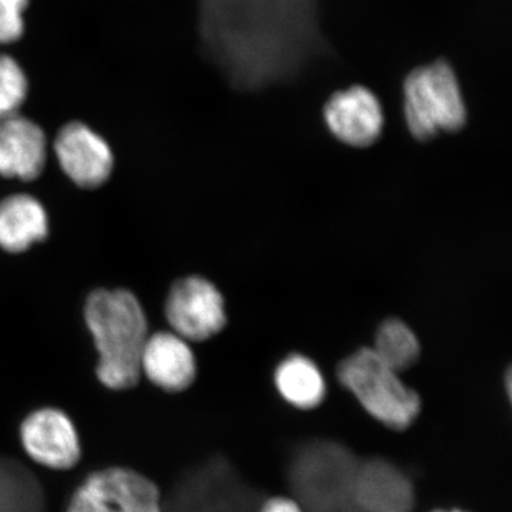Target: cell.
<instances>
[{"label":"cell","mask_w":512,"mask_h":512,"mask_svg":"<svg viewBox=\"0 0 512 512\" xmlns=\"http://www.w3.org/2000/svg\"><path fill=\"white\" fill-rule=\"evenodd\" d=\"M197 50L237 87L293 76L330 49L318 0H195Z\"/></svg>","instance_id":"obj_1"},{"label":"cell","mask_w":512,"mask_h":512,"mask_svg":"<svg viewBox=\"0 0 512 512\" xmlns=\"http://www.w3.org/2000/svg\"><path fill=\"white\" fill-rule=\"evenodd\" d=\"M83 318L101 386L111 392L138 386L143 380L141 355L151 330L136 296L127 289H96L87 296Z\"/></svg>","instance_id":"obj_2"},{"label":"cell","mask_w":512,"mask_h":512,"mask_svg":"<svg viewBox=\"0 0 512 512\" xmlns=\"http://www.w3.org/2000/svg\"><path fill=\"white\" fill-rule=\"evenodd\" d=\"M339 380L360 406L387 429L406 430L419 416V394L375 355L360 349L339 366Z\"/></svg>","instance_id":"obj_3"},{"label":"cell","mask_w":512,"mask_h":512,"mask_svg":"<svg viewBox=\"0 0 512 512\" xmlns=\"http://www.w3.org/2000/svg\"><path fill=\"white\" fill-rule=\"evenodd\" d=\"M404 117L417 140L466 124L467 109L460 83L446 60L416 67L404 80Z\"/></svg>","instance_id":"obj_4"},{"label":"cell","mask_w":512,"mask_h":512,"mask_svg":"<svg viewBox=\"0 0 512 512\" xmlns=\"http://www.w3.org/2000/svg\"><path fill=\"white\" fill-rule=\"evenodd\" d=\"M64 512H163L161 490L146 474L124 466L84 474Z\"/></svg>","instance_id":"obj_5"},{"label":"cell","mask_w":512,"mask_h":512,"mask_svg":"<svg viewBox=\"0 0 512 512\" xmlns=\"http://www.w3.org/2000/svg\"><path fill=\"white\" fill-rule=\"evenodd\" d=\"M164 320L167 329L192 345L208 342L227 326L224 295L205 276H181L165 296Z\"/></svg>","instance_id":"obj_6"},{"label":"cell","mask_w":512,"mask_h":512,"mask_svg":"<svg viewBox=\"0 0 512 512\" xmlns=\"http://www.w3.org/2000/svg\"><path fill=\"white\" fill-rule=\"evenodd\" d=\"M18 439L26 460L50 473H70L82 461L79 430L59 407H39L26 414L19 424Z\"/></svg>","instance_id":"obj_7"},{"label":"cell","mask_w":512,"mask_h":512,"mask_svg":"<svg viewBox=\"0 0 512 512\" xmlns=\"http://www.w3.org/2000/svg\"><path fill=\"white\" fill-rule=\"evenodd\" d=\"M50 153L64 177L82 190L100 188L114 170L110 144L83 121L63 124L50 140Z\"/></svg>","instance_id":"obj_8"},{"label":"cell","mask_w":512,"mask_h":512,"mask_svg":"<svg viewBox=\"0 0 512 512\" xmlns=\"http://www.w3.org/2000/svg\"><path fill=\"white\" fill-rule=\"evenodd\" d=\"M50 140L39 124L18 113L0 119V178L29 184L45 171Z\"/></svg>","instance_id":"obj_9"},{"label":"cell","mask_w":512,"mask_h":512,"mask_svg":"<svg viewBox=\"0 0 512 512\" xmlns=\"http://www.w3.org/2000/svg\"><path fill=\"white\" fill-rule=\"evenodd\" d=\"M197 375L192 343L170 329L150 333L141 355L143 380L165 394H180L191 389Z\"/></svg>","instance_id":"obj_10"},{"label":"cell","mask_w":512,"mask_h":512,"mask_svg":"<svg viewBox=\"0 0 512 512\" xmlns=\"http://www.w3.org/2000/svg\"><path fill=\"white\" fill-rule=\"evenodd\" d=\"M323 114L333 136L349 146H370L382 133V106L366 87L353 86L333 94Z\"/></svg>","instance_id":"obj_11"},{"label":"cell","mask_w":512,"mask_h":512,"mask_svg":"<svg viewBox=\"0 0 512 512\" xmlns=\"http://www.w3.org/2000/svg\"><path fill=\"white\" fill-rule=\"evenodd\" d=\"M49 237V215L30 192L5 195L0 200V249L19 255Z\"/></svg>","instance_id":"obj_12"},{"label":"cell","mask_w":512,"mask_h":512,"mask_svg":"<svg viewBox=\"0 0 512 512\" xmlns=\"http://www.w3.org/2000/svg\"><path fill=\"white\" fill-rule=\"evenodd\" d=\"M352 498L362 512H410L412 485L396 467L372 461L353 477Z\"/></svg>","instance_id":"obj_13"},{"label":"cell","mask_w":512,"mask_h":512,"mask_svg":"<svg viewBox=\"0 0 512 512\" xmlns=\"http://www.w3.org/2000/svg\"><path fill=\"white\" fill-rule=\"evenodd\" d=\"M275 384L286 402L301 410L318 407L326 393L325 380L318 366L301 355L288 357L279 365Z\"/></svg>","instance_id":"obj_14"},{"label":"cell","mask_w":512,"mask_h":512,"mask_svg":"<svg viewBox=\"0 0 512 512\" xmlns=\"http://www.w3.org/2000/svg\"><path fill=\"white\" fill-rule=\"evenodd\" d=\"M384 365L394 372L416 365L420 357L419 339L413 330L399 319L386 320L377 330L375 348L372 349Z\"/></svg>","instance_id":"obj_15"},{"label":"cell","mask_w":512,"mask_h":512,"mask_svg":"<svg viewBox=\"0 0 512 512\" xmlns=\"http://www.w3.org/2000/svg\"><path fill=\"white\" fill-rule=\"evenodd\" d=\"M29 96V79L8 50H0V119L22 111Z\"/></svg>","instance_id":"obj_16"},{"label":"cell","mask_w":512,"mask_h":512,"mask_svg":"<svg viewBox=\"0 0 512 512\" xmlns=\"http://www.w3.org/2000/svg\"><path fill=\"white\" fill-rule=\"evenodd\" d=\"M30 0H0V50L18 45L26 32Z\"/></svg>","instance_id":"obj_17"},{"label":"cell","mask_w":512,"mask_h":512,"mask_svg":"<svg viewBox=\"0 0 512 512\" xmlns=\"http://www.w3.org/2000/svg\"><path fill=\"white\" fill-rule=\"evenodd\" d=\"M261 512H308L301 504L286 497H275L266 501Z\"/></svg>","instance_id":"obj_18"},{"label":"cell","mask_w":512,"mask_h":512,"mask_svg":"<svg viewBox=\"0 0 512 512\" xmlns=\"http://www.w3.org/2000/svg\"><path fill=\"white\" fill-rule=\"evenodd\" d=\"M439 512H463V511H439Z\"/></svg>","instance_id":"obj_19"}]
</instances>
